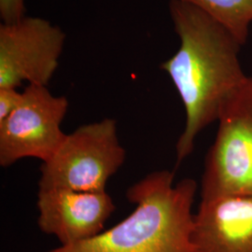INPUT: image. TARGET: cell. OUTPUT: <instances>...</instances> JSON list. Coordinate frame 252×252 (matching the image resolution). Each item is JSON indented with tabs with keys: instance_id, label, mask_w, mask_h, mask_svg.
Returning a JSON list of instances; mask_svg holds the SVG:
<instances>
[{
	"instance_id": "obj_9",
	"label": "cell",
	"mask_w": 252,
	"mask_h": 252,
	"mask_svg": "<svg viewBox=\"0 0 252 252\" xmlns=\"http://www.w3.org/2000/svg\"><path fill=\"white\" fill-rule=\"evenodd\" d=\"M190 4L228 29L244 46L252 24V0H180Z\"/></svg>"
},
{
	"instance_id": "obj_4",
	"label": "cell",
	"mask_w": 252,
	"mask_h": 252,
	"mask_svg": "<svg viewBox=\"0 0 252 252\" xmlns=\"http://www.w3.org/2000/svg\"><path fill=\"white\" fill-rule=\"evenodd\" d=\"M218 123L205 160L201 200L252 195V77L248 76L230 94Z\"/></svg>"
},
{
	"instance_id": "obj_2",
	"label": "cell",
	"mask_w": 252,
	"mask_h": 252,
	"mask_svg": "<svg viewBox=\"0 0 252 252\" xmlns=\"http://www.w3.org/2000/svg\"><path fill=\"white\" fill-rule=\"evenodd\" d=\"M174 172H152L126 192L133 212L96 236L45 252H193L192 206L197 183H175Z\"/></svg>"
},
{
	"instance_id": "obj_3",
	"label": "cell",
	"mask_w": 252,
	"mask_h": 252,
	"mask_svg": "<svg viewBox=\"0 0 252 252\" xmlns=\"http://www.w3.org/2000/svg\"><path fill=\"white\" fill-rule=\"evenodd\" d=\"M126 158L114 119L80 126L66 135L49 161L42 162L39 189L106 190L108 180L123 166Z\"/></svg>"
},
{
	"instance_id": "obj_6",
	"label": "cell",
	"mask_w": 252,
	"mask_h": 252,
	"mask_svg": "<svg viewBox=\"0 0 252 252\" xmlns=\"http://www.w3.org/2000/svg\"><path fill=\"white\" fill-rule=\"evenodd\" d=\"M63 29L40 17L0 25V88L48 86L63 54Z\"/></svg>"
},
{
	"instance_id": "obj_1",
	"label": "cell",
	"mask_w": 252,
	"mask_h": 252,
	"mask_svg": "<svg viewBox=\"0 0 252 252\" xmlns=\"http://www.w3.org/2000/svg\"><path fill=\"white\" fill-rule=\"evenodd\" d=\"M169 13L180 45L161 68L171 79L186 114L176 145L179 166L193 152L197 135L218 122L226 100L248 76L239 58L242 45L215 19L180 0H170Z\"/></svg>"
},
{
	"instance_id": "obj_7",
	"label": "cell",
	"mask_w": 252,
	"mask_h": 252,
	"mask_svg": "<svg viewBox=\"0 0 252 252\" xmlns=\"http://www.w3.org/2000/svg\"><path fill=\"white\" fill-rule=\"evenodd\" d=\"M36 206L38 228L60 245L78 243L102 233L116 208L106 190L64 188L39 189Z\"/></svg>"
},
{
	"instance_id": "obj_10",
	"label": "cell",
	"mask_w": 252,
	"mask_h": 252,
	"mask_svg": "<svg viewBox=\"0 0 252 252\" xmlns=\"http://www.w3.org/2000/svg\"><path fill=\"white\" fill-rule=\"evenodd\" d=\"M25 0H0L2 24H12L27 16Z\"/></svg>"
},
{
	"instance_id": "obj_8",
	"label": "cell",
	"mask_w": 252,
	"mask_h": 252,
	"mask_svg": "<svg viewBox=\"0 0 252 252\" xmlns=\"http://www.w3.org/2000/svg\"><path fill=\"white\" fill-rule=\"evenodd\" d=\"M191 240L193 252H252V195L201 200Z\"/></svg>"
},
{
	"instance_id": "obj_11",
	"label": "cell",
	"mask_w": 252,
	"mask_h": 252,
	"mask_svg": "<svg viewBox=\"0 0 252 252\" xmlns=\"http://www.w3.org/2000/svg\"><path fill=\"white\" fill-rule=\"evenodd\" d=\"M22 92L13 88H0V123L9 117L18 106Z\"/></svg>"
},
{
	"instance_id": "obj_5",
	"label": "cell",
	"mask_w": 252,
	"mask_h": 252,
	"mask_svg": "<svg viewBox=\"0 0 252 252\" xmlns=\"http://www.w3.org/2000/svg\"><path fill=\"white\" fill-rule=\"evenodd\" d=\"M68 105L65 96L54 95L47 86L27 85L18 106L0 123V165L26 158L49 161L66 136L61 126Z\"/></svg>"
}]
</instances>
